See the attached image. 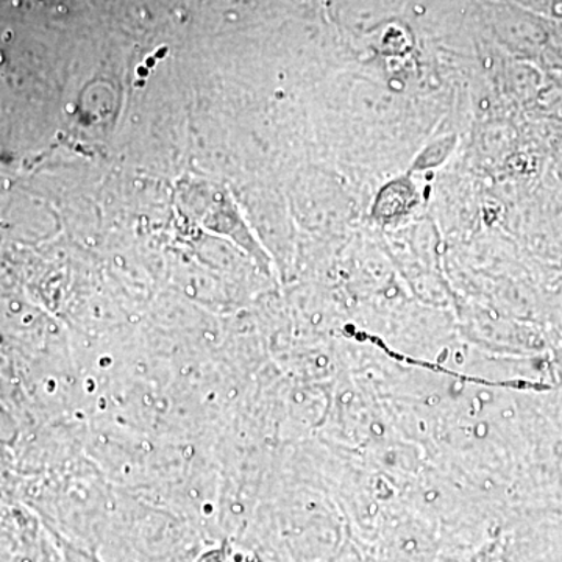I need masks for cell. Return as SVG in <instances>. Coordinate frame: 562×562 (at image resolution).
<instances>
[{"mask_svg":"<svg viewBox=\"0 0 562 562\" xmlns=\"http://www.w3.org/2000/svg\"><path fill=\"white\" fill-rule=\"evenodd\" d=\"M417 202L419 195L409 179L391 181L380 191L373 203V220L383 225L397 224L416 209Z\"/></svg>","mask_w":562,"mask_h":562,"instance_id":"cell-1","label":"cell"},{"mask_svg":"<svg viewBox=\"0 0 562 562\" xmlns=\"http://www.w3.org/2000/svg\"><path fill=\"white\" fill-rule=\"evenodd\" d=\"M452 150V138L436 140L435 144L428 146L427 149L424 150V154L417 158L416 169L435 168V166L441 165V162H443V160L449 157L450 151Z\"/></svg>","mask_w":562,"mask_h":562,"instance_id":"cell-2","label":"cell"},{"mask_svg":"<svg viewBox=\"0 0 562 562\" xmlns=\"http://www.w3.org/2000/svg\"><path fill=\"white\" fill-rule=\"evenodd\" d=\"M195 562H233L231 547L227 543H222L220 547L206 550Z\"/></svg>","mask_w":562,"mask_h":562,"instance_id":"cell-3","label":"cell"}]
</instances>
